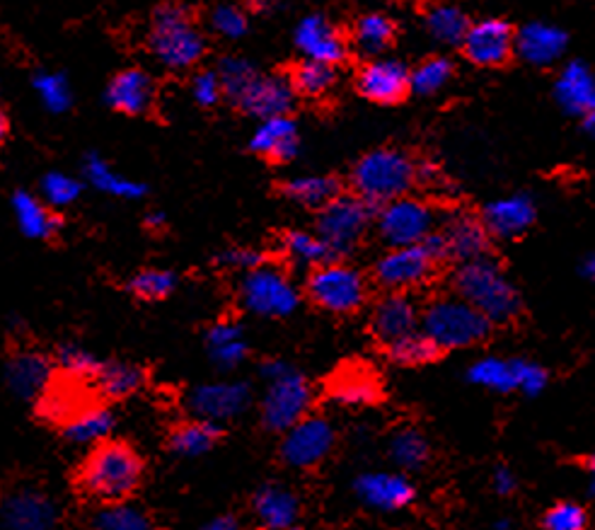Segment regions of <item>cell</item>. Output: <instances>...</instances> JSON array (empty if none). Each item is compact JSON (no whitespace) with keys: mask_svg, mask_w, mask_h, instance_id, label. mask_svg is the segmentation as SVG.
Returning a JSON list of instances; mask_svg holds the SVG:
<instances>
[{"mask_svg":"<svg viewBox=\"0 0 595 530\" xmlns=\"http://www.w3.org/2000/svg\"><path fill=\"white\" fill-rule=\"evenodd\" d=\"M252 514L264 530H284L296 526L300 502L296 492L284 484H262L252 496Z\"/></svg>","mask_w":595,"mask_h":530,"instance_id":"obj_27","label":"cell"},{"mask_svg":"<svg viewBox=\"0 0 595 530\" xmlns=\"http://www.w3.org/2000/svg\"><path fill=\"white\" fill-rule=\"evenodd\" d=\"M453 63L443 59V56H433L417 66V71L409 73V90L417 95H436L451 83Z\"/></svg>","mask_w":595,"mask_h":530,"instance_id":"obj_48","label":"cell"},{"mask_svg":"<svg viewBox=\"0 0 595 530\" xmlns=\"http://www.w3.org/2000/svg\"><path fill=\"white\" fill-rule=\"evenodd\" d=\"M467 380L493 392L519 390V382H515V358H503V356L479 358L469 366Z\"/></svg>","mask_w":595,"mask_h":530,"instance_id":"obj_38","label":"cell"},{"mask_svg":"<svg viewBox=\"0 0 595 530\" xmlns=\"http://www.w3.org/2000/svg\"><path fill=\"white\" fill-rule=\"evenodd\" d=\"M352 487L356 499L378 514H400L417 499V487L404 472H361Z\"/></svg>","mask_w":595,"mask_h":530,"instance_id":"obj_15","label":"cell"},{"mask_svg":"<svg viewBox=\"0 0 595 530\" xmlns=\"http://www.w3.org/2000/svg\"><path fill=\"white\" fill-rule=\"evenodd\" d=\"M445 259V247L441 240V233H431L429 238L419 245L407 247H390V252L378 259L376 279L380 286L388 291L407 293L409 288H417L429 281L438 262Z\"/></svg>","mask_w":595,"mask_h":530,"instance_id":"obj_6","label":"cell"},{"mask_svg":"<svg viewBox=\"0 0 595 530\" xmlns=\"http://www.w3.org/2000/svg\"><path fill=\"white\" fill-rule=\"evenodd\" d=\"M250 151L272 163H290L300 151L296 121L288 115L260 121L250 139Z\"/></svg>","mask_w":595,"mask_h":530,"instance_id":"obj_26","label":"cell"},{"mask_svg":"<svg viewBox=\"0 0 595 530\" xmlns=\"http://www.w3.org/2000/svg\"><path fill=\"white\" fill-rule=\"evenodd\" d=\"M59 506L47 492L22 487L0 499V530H56Z\"/></svg>","mask_w":595,"mask_h":530,"instance_id":"obj_14","label":"cell"},{"mask_svg":"<svg viewBox=\"0 0 595 530\" xmlns=\"http://www.w3.org/2000/svg\"><path fill=\"white\" fill-rule=\"evenodd\" d=\"M545 530H588V511L576 502H559L543 518Z\"/></svg>","mask_w":595,"mask_h":530,"instance_id":"obj_51","label":"cell"},{"mask_svg":"<svg viewBox=\"0 0 595 530\" xmlns=\"http://www.w3.org/2000/svg\"><path fill=\"white\" fill-rule=\"evenodd\" d=\"M356 87L370 103L395 105L409 93V71L395 59H373L358 71Z\"/></svg>","mask_w":595,"mask_h":530,"instance_id":"obj_20","label":"cell"},{"mask_svg":"<svg viewBox=\"0 0 595 530\" xmlns=\"http://www.w3.org/2000/svg\"><path fill=\"white\" fill-rule=\"evenodd\" d=\"M143 478V460L123 441H103L93 446L75 475L83 496L99 506L129 502Z\"/></svg>","mask_w":595,"mask_h":530,"instance_id":"obj_1","label":"cell"},{"mask_svg":"<svg viewBox=\"0 0 595 530\" xmlns=\"http://www.w3.org/2000/svg\"><path fill=\"white\" fill-rule=\"evenodd\" d=\"M284 195L308 209H324L334 197H340V182L330 175H300L284 185Z\"/></svg>","mask_w":595,"mask_h":530,"instance_id":"obj_37","label":"cell"},{"mask_svg":"<svg viewBox=\"0 0 595 530\" xmlns=\"http://www.w3.org/2000/svg\"><path fill=\"white\" fill-rule=\"evenodd\" d=\"M419 167L407 153L395 149H378L364 155L352 173V187L368 207H385L390 201L409 197L417 185Z\"/></svg>","mask_w":595,"mask_h":530,"instance_id":"obj_4","label":"cell"},{"mask_svg":"<svg viewBox=\"0 0 595 530\" xmlns=\"http://www.w3.org/2000/svg\"><path fill=\"white\" fill-rule=\"evenodd\" d=\"M547 370L535 364V361L527 358H515V382H519V390L527 398H535V394H540L547 388Z\"/></svg>","mask_w":595,"mask_h":530,"instance_id":"obj_53","label":"cell"},{"mask_svg":"<svg viewBox=\"0 0 595 530\" xmlns=\"http://www.w3.org/2000/svg\"><path fill=\"white\" fill-rule=\"evenodd\" d=\"M284 530H302V528H298V526H290V528H284Z\"/></svg>","mask_w":595,"mask_h":530,"instance_id":"obj_64","label":"cell"},{"mask_svg":"<svg viewBox=\"0 0 595 530\" xmlns=\"http://www.w3.org/2000/svg\"><path fill=\"white\" fill-rule=\"evenodd\" d=\"M145 225H148V228H163L165 225V213L160 211H155V213H148V216H145Z\"/></svg>","mask_w":595,"mask_h":530,"instance_id":"obj_59","label":"cell"},{"mask_svg":"<svg viewBox=\"0 0 595 530\" xmlns=\"http://www.w3.org/2000/svg\"><path fill=\"white\" fill-rule=\"evenodd\" d=\"M177 288V274L170 269H141L127 281V291L139 301H165Z\"/></svg>","mask_w":595,"mask_h":530,"instance_id":"obj_41","label":"cell"},{"mask_svg":"<svg viewBox=\"0 0 595 530\" xmlns=\"http://www.w3.org/2000/svg\"><path fill=\"white\" fill-rule=\"evenodd\" d=\"M296 103V90L290 81L281 75H262L257 73L252 83L233 99V105L242 109L245 115L254 119H274L286 117Z\"/></svg>","mask_w":595,"mask_h":530,"instance_id":"obj_17","label":"cell"},{"mask_svg":"<svg viewBox=\"0 0 595 530\" xmlns=\"http://www.w3.org/2000/svg\"><path fill=\"white\" fill-rule=\"evenodd\" d=\"M218 264L228 269H238V272H252V269L264 264V255L252 250V247H230V250L218 257Z\"/></svg>","mask_w":595,"mask_h":530,"instance_id":"obj_55","label":"cell"},{"mask_svg":"<svg viewBox=\"0 0 595 530\" xmlns=\"http://www.w3.org/2000/svg\"><path fill=\"white\" fill-rule=\"evenodd\" d=\"M148 49L167 71H189L206 54V39L182 3H165L153 13Z\"/></svg>","mask_w":595,"mask_h":530,"instance_id":"obj_3","label":"cell"},{"mask_svg":"<svg viewBox=\"0 0 595 530\" xmlns=\"http://www.w3.org/2000/svg\"><path fill=\"white\" fill-rule=\"evenodd\" d=\"M392 39H395V25H392L390 17L380 13L364 15L354 27L356 47L366 56H376V59L390 47Z\"/></svg>","mask_w":595,"mask_h":530,"instance_id":"obj_39","label":"cell"},{"mask_svg":"<svg viewBox=\"0 0 595 530\" xmlns=\"http://www.w3.org/2000/svg\"><path fill=\"white\" fill-rule=\"evenodd\" d=\"M308 296L316 306L334 315H352L364 308L368 298L366 276L346 262H324L312 269L308 279Z\"/></svg>","mask_w":595,"mask_h":530,"instance_id":"obj_8","label":"cell"},{"mask_svg":"<svg viewBox=\"0 0 595 530\" xmlns=\"http://www.w3.org/2000/svg\"><path fill=\"white\" fill-rule=\"evenodd\" d=\"M93 530H155L151 516L129 502L99 506L93 516Z\"/></svg>","mask_w":595,"mask_h":530,"instance_id":"obj_40","label":"cell"},{"mask_svg":"<svg viewBox=\"0 0 595 530\" xmlns=\"http://www.w3.org/2000/svg\"><path fill=\"white\" fill-rule=\"evenodd\" d=\"M8 133H10V121H8V117H5V111L0 109V145L5 143Z\"/></svg>","mask_w":595,"mask_h":530,"instance_id":"obj_61","label":"cell"},{"mask_svg":"<svg viewBox=\"0 0 595 530\" xmlns=\"http://www.w3.org/2000/svg\"><path fill=\"white\" fill-rule=\"evenodd\" d=\"M288 368H294V366L286 364V361H281V358H269L260 366V374L264 380H274L278 376H284Z\"/></svg>","mask_w":595,"mask_h":530,"instance_id":"obj_57","label":"cell"},{"mask_svg":"<svg viewBox=\"0 0 595 530\" xmlns=\"http://www.w3.org/2000/svg\"><path fill=\"white\" fill-rule=\"evenodd\" d=\"M53 358L41 352H17L5 364V382L20 400H39L53 382Z\"/></svg>","mask_w":595,"mask_h":530,"instance_id":"obj_21","label":"cell"},{"mask_svg":"<svg viewBox=\"0 0 595 530\" xmlns=\"http://www.w3.org/2000/svg\"><path fill=\"white\" fill-rule=\"evenodd\" d=\"M491 487L499 496H511L519 490V480H515L513 472L509 468H497L491 478Z\"/></svg>","mask_w":595,"mask_h":530,"instance_id":"obj_56","label":"cell"},{"mask_svg":"<svg viewBox=\"0 0 595 530\" xmlns=\"http://www.w3.org/2000/svg\"><path fill=\"white\" fill-rule=\"evenodd\" d=\"M13 216L20 233L29 240H49L59 231L61 221L53 216L51 207L29 191H15L13 195Z\"/></svg>","mask_w":595,"mask_h":530,"instance_id":"obj_29","label":"cell"},{"mask_svg":"<svg viewBox=\"0 0 595 530\" xmlns=\"http://www.w3.org/2000/svg\"><path fill=\"white\" fill-rule=\"evenodd\" d=\"M436 209L424 199L402 197L378 213V235L390 247L419 245L436 233Z\"/></svg>","mask_w":595,"mask_h":530,"instance_id":"obj_11","label":"cell"},{"mask_svg":"<svg viewBox=\"0 0 595 530\" xmlns=\"http://www.w3.org/2000/svg\"><path fill=\"white\" fill-rule=\"evenodd\" d=\"M111 428H115V414H111L105 404H93L83 412H78L73 420L61 426V434L69 444L75 446H97L109 438Z\"/></svg>","mask_w":595,"mask_h":530,"instance_id":"obj_34","label":"cell"},{"mask_svg":"<svg viewBox=\"0 0 595 530\" xmlns=\"http://www.w3.org/2000/svg\"><path fill=\"white\" fill-rule=\"evenodd\" d=\"M537 209L535 201L527 195H513L491 201V204L481 213V223H485L491 238L513 240L523 235L535 223Z\"/></svg>","mask_w":595,"mask_h":530,"instance_id":"obj_24","label":"cell"},{"mask_svg":"<svg viewBox=\"0 0 595 530\" xmlns=\"http://www.w3.org/2000/svg\"><path fill=\"white\" fill-rule=\"evenodd\" d=\"M390 361L397 366H424L438 356L436 344L421 330L412 332L388 346Z\"/></svg>","mask_w":595,"mask_h":530,"instance_id":"obj_47","label":"cell"},{"mask_svg":"<svg viewBox=\"0 0 595 530\" xmlns=\"http://www.w3.org/2000/svg\"><path fill=\"white\" fill-rule=\"evenodd\" d=\"M206 346H209L211 361L221 370L238 368L247 358V354H250V346H247V340H245V330L238 322H230V320H223L211 327V330L206 332Z\"/></svg>","mask_w":595,"mask_h":530,"instance_id":"obj_31","label":"cell"},{"mask_svg":"<svg viewBox=\"0 0 595 530\" xmlns=\"http://www.w3.org/2000/svg\"><path fill=\"white\" fill-rule=\"evenodd\" d=\"M240 301L247 310L260 318H288L298 308L300 293L286 272L272 264H262L245 274Z\"/></svg>","mask_w":595,"mask_h":530,"instance_id":"obj_9","label":"cell"},{"mask_svg":"<svg viewBox=\"0 0 595 530\" xmlns=\"http://www.w3.org/2000/svg\"><path fill=\"white\" fill-rule=\"evenodd\" d=\"M211 27L226 39H240L247 32L245 10L235 3H221L211 10Z\"/></svg>","mask_w":595,"mask_h":530,"instance_id":"obj_52","label":"cell"},{"mask_svg":"<svg viewBox=\"0 0 595 530\" xmlns=\"http://www.w3.org/2000/svg\"><path fill=\"white\" fill-rule=\"evenodd\" d=\"M455 296L479 310L491 325L511 322L521 313V296L497 259L481 257L457 267Z\"/></svg>","mask_w":595,"mask_h":530,"instance_id":"obj_2","label":"cell"},{"mask_svg":"<svg viewBox=\"0 0 595 530\" xmlns=\"http://www.w3.org/2000/svg\"><path fill=\"white\" fill-rule=\"evenodd\" d=\"M221 436L223 428L218 424L192 420L172 428L170 438H167V446H170L177 458H201L218 446Z\"/></svg>","mask_w":595,"mask_h":530,"instance_id":"obj_32","label":"cell"},{"mask_svg":"<svg viewBox=\"0 0 595 530\" xmlns=\"http://www.w3.org/2000/svg\"><path fill=\"white\" fill-rule=\"evenodd\" d=\"M419 330L436 344L438 352H443V349H465L485 342L491 332V322L463 298L443 296L426 306Z\"/></svg>","mask_w":595,"mask_h":530,"instance_id":"obj_5","label":"cell"},{"mask_svg":"<svg viewBox=\"0 0 595 530\" xmlns=\"http://www.w3.org/2000/svg\"><path fill=\"white\" fill-rule=\"evenodd\" d=\"M555 95L564 111L583 119L595 109V75L586 63L571 61L557 78Z\"/></svg>","mask_w":595,"mask_h":530,"instance_id":"obj_28","label":"cell"},{"mask_svg":"<svg viewBox=\"0 0 595 530\" xmlns=\"http://www.w3.org/2000/svg\"><path fill=\"white\" fill-rule=\"evenodd\" d=\"M569 37L564 30L547 22H531L525 25L519 35H515V54L521 56L525 63L545 69V66L557 63L567 51Z\"/></svg>","mask_w":595,"mask_h":530,"instance_id":"obj_25","label":"cell"},{"mask_svg":"<svg viewBox=\"0 0 595 530\" xmlns=\"http://www.w3.org/2000/svg\"><path fill=\"white\" fill-rule=\"evenodd\" d=\"M336 444V432L324 416H306L296 426H290L281 438V460L288 468L310 470L330 458Z\"/></svg>","mask_w":595,"mask_h":530,"instance_id":"obj_12","label":"cell"},{"mask_svg":"<svg viewBox=\"0 0 595 530\" xmlns=\"http://www.w3.org/2000/svg\"><path fill=\"white\" fill-rule=\"evenodd\" d=\"M155 85L143 69H123L111 78L105 90V103L127 117H141L153 107Z\"/></svg>","mask_w":595,"mask_h":530,"instance_id":"obj_23","label":"cell"},{"mask_svg":"<svg viewBox=\"0 0 595 530\" xmlns=\"http://www.w3.org/2000/svg\"><path fill=\"white\" fill-rule=\"evenodd\" d=\"M284 250L288 259H294L300 267H320L330 262V250L318 238V233L308 231H290L284 235Z\"/></svg>","mask_w":595,"mask_h":530,"instance_id":"obj_46","label":"cell"},{"mask_svg":"<svg viewBox=\"0 0 595 530\" xmlns=\"http://www.w3.org/2000/svg\"><path fill=\"white\" fill-rule=\"evenodd\" d=\"M581 272H583V276H586V279L595 281V255H591V257H586V259H583V267H581Z\"/></svg>","mask_w":595,"mask_h":530,"instance_id":"obj_60","label":"cell"},{"mask_svg":"<svg viewBox=\"0 0 595 530\" xmlns=\"http://www.w3.org/2000/svg\"><path fill=\"white\" fill-rule=\"evenodd\" d=\"M419 322L421 313L417 308V303H414L407 293L400 291H390L385 298H380L376 303L373 313H370V330H373V334L385 346L402 340V337L417 332Z\"/></svg>","mask_w":595,"mask_h":530,"instance_id":"obj_18","label":"cell"},{"mask_svg":"<svg viewBox=\"0 0 595 530\" xmlns=\"http://www.w3.org/2000/svg\"><path fill=\"white\" fill-rule=\"evenodd\" d=\"M53 366L61 370V376L93 382L103 361H99L93 352H87L81 344H61L59 352L53 356Z\"/></svg>","mask_w":595,"mask_h":530,"instance_id":"obj_42","label":"cell"},{"mask_svg":"<svg viewBox=\"0 0 595 530\" xmlns=\"http://www.w3.org/2000/svg\"><path fill=\"white\" fill-rule=\"evenodd\" d=\"M192 97L199 107H216L223 97V85L216 71H199L192 81Z\"/></svg>","mask_w":595,"mask_h":530,"instance_id":"obj_54","label":"cell"},{"mask_svg":"<svg viewBox=\"0 0 595 530\" xmlns=\"http://www.w3.org/2000/svg\"><path fill=\"white\" fill-rule=\"evenodd\" d=\"M218 78L223 85V97L235 99L242 90L252 83V78L257 75V69L250 63L240 59V56H228L218 63Z\"/></svg>","mask_w":595,"mask_h":530,"instance_id":"obj_50","label":"cell"},{"mask_svg":"<svg viewBox=\"0 0 595 530\" xmlns=\"http://www.w3.org/2000/svg\"><path fill=\"white\" fill-rule=\"evenodd\" d=\"M32 85H35V93L39 95L44 109L51 111V115H63V111H69L73 107V90L69 78L63 73L44 71L35 75Z\"/></svg>","mask_w":595,"mask_h":530,"instance_id":"obj_45","label":"cell"},{"mask_svg":"<svg viewBox=\"0 0 595 530\" xmlns=\"http://www.w3.org/2000/svg\"><path fill=\"white\" fill-rule=\"evenodd\" d=\"M332 400L344 408H366L380 400V380L366 368L342 370L332 382Z\"/></svg>","mask_w":595,"mask_h":530,"instance_id":"obj_35","label":"cell"},{"mask_svg":"<svg viewBox=\"0 0 595 530\" xmlns=\"http://www.w3.org/2000/svg\"><path fill=\"white\" fill-rule=\"evenodd\" d=\"M438 233H441L445 247V259H457L460 264L487 257L489 252L491 235L487 233L485 223L481 219L467 216V213H455Z\"/></svg>","mask_w":595,"mask_h":530,"instance_id":"obj_22","label":"cell"},{"mask_svg":"<svg viewBox=\"0 0 595 530\" xmlns=\"http://www.w3.org/2000/svg\"><path fill=\"white\" fill-rule=\"evenodd\" d=\"M145 382V370L131 361H103L93 388L97 394L109 400H123L139 392Z\"/></svg>","mask_w":595,"mask_h":530,"instance_id":"obj_33","label":"cell"},{"mask_svg":"<svg viewBox=\"0 0 595 530\" xmlns=\"http://www.w3.org/2000/svg\"><path fill=\"white\" fill-rule=\"evenodd\" d=\"M583 129H586L591 133V137L595 139V109L588 111L586 117H583Z\"/></svg>","mask_w":595,"mask_h":530,"instance_id":"obj_63","label":"cell"},{"mask_svg":"<svg viewBox=\"0 0 595 530\" xmlns=\"http://www.w3.org/2000/svg\"><path fill=\"white\" fill-rule=\"evenodd\" d=\"M465 56L481 69H499L515 51V35L507 20L487 17L473 22L463 39Z\"/></svg>","mask_w":595,"mask_h":530,"instance_id":"obj_16","label":"cell"},{"mask_svg":"<svg viewBox=\"0 0 595 530\" xmlns=\"http://www.w3.org/2000/svg\"><path fill=\"white\" fill-rule=\"evenodd\" d=\"M83 175H85V182H90L97 191H103V195H107V197L133 201V199H143L145 195H148V187L139 182V179H131L127 175L117 173L115 167H111L99 153L85 155Z\"/></svg>","mask_w":595,"mask_h":530,"instance_id":"obj_30","label":"cell"},{"mask_svg":"<svg viewBox=\"0 0 595 530\" xmlns=\"http://www.w3.org/2000/svg\"><path fill=\"white\" fill-rule=\"evenodd\" d=\"M41 195L44 201L51 209H66L78 201V197L83 195V182H78V177L69 173H47L41 179Z\"/></svg>","mask_w":595,"mask_h":530,"instance_id":"obj_49","label":"cell"},{"mask_svg":"<svg viewBox=\"0 0 595 530\" xmlns=\"http://www.w3.org/2000/svg\"><path fill=\"white\" fill-rule=\"evenodd\" d=\"M469 25L473 22L455 5H438L426 17V27H429L431 37L441 44H463Z\"/></svg>","mask_w":595,"mask_h":530,"instance_id":"obj_43","label":"cell"},{"mask_svg":"<svg viewBox=\"0 0 595 530\" xmlns=\"http://www.w3.org/2000/svg\"><path fill=\"white\" fill-rule=\"evenodd\" d=\"M370 221H373V207H368L356 195H340L320 209L318 238L328 247L332 259H344L361 245Z\"/></svg>","mask_w":595,"mask_h":530,"instance_id":"obj_7","label":"cell"},{"mask_svg":"<svg viewBox=\"0 0 595 530\" xmlns=\"http://www.w3.org/2000/svg\"><path fill=\"white\" fill-rule=\"evenodd\" d=\"M296 47L306 56V61L324 66H340L349 54L342 32L322 15H308L298 22Z\"/></svg>","mask_w":595,"mask_h":530,"instance_id":"obj_19","label":"cell"},{"mask_svg":"<svg viewBox=\"0 0 595 530\" xmlns=\"http://www.w3.org/2000/svg\"><path fill=\"white\" fill-rule=\"evenodd\" d=\"M312 390L306 376L296 368H288L284 376L266 380L262 394V424L274 434H286L290 426L310 414Z\"/></svg>","mask_w":595,"mask_h":530,"instance_id":"obj_10","label":"cell"},{"mask_svg":"<svg viewBox=\"0 0 595 530\" xmlns=\"http://www.w3.org/2000/svg\"><path fill=\"white\" fill-rule=\"evenodd\" d=\"M336 83L334 66H324L316 61H302L296 66L294 75H290V85H294L296 95L306 97H322L328 95Z\"/></svg>","mask_w":595,"mask_h":530,"instance_id":"obj_44","label":"cell"},{"mask_svg":"<svg viewBox=\"0 0 595 530\" xmlns=\"http://www.w3.org/2000/svg\"><path fill=\"white\" fill-rule=\"evenodd\" d=\"M199 530H240V521L233 514H223L211 518V521H206Z\"/></svg>","mask_w":595,"mask_h":530,"instance_id":"obj_58","label":"cell"},{"mask_svg":"<svg viewBox=\"0 0 595 530\" xmlns=\"http://www.w3.org/2000/svg\"><path fill=\"white\" fill-rule=\"evenodd\" d=\"M390 460L404 472H417L431 460V444L417 426H402L390 436Z\"/></svg>","mask_w":595,"mask_h":530,"instance_id":"obj_36","label":"cell"},{"mask_svg":"<svg viewBox=\"0 0 595 530\" xmlns=\"http://www.w3.org/2000/svg\"><path fill=\"white\" fill-rule=\"evenodd\" d=\"M586 470H588V490L591 494H595V456L586 460Z\"/></svg>","mask_w":595,"mask_h":530,"instance_id":"obj_62","label":"cell"},{"mask_svg":"<svg viewBox=\"0 0 595 530\" xmlns=\"http://www.w3.org/2000/svg\"><path fill=\"white\" fill-rule=\"evenodd\" d=\"M252 402V388L242 380H216L197 386L187 394V408L194 420L226 424L238 420Z\"/></svg>","mask_w":595,"mask_h":530,"instance_id":"obj_13","label":"cell"}]
</instances>
